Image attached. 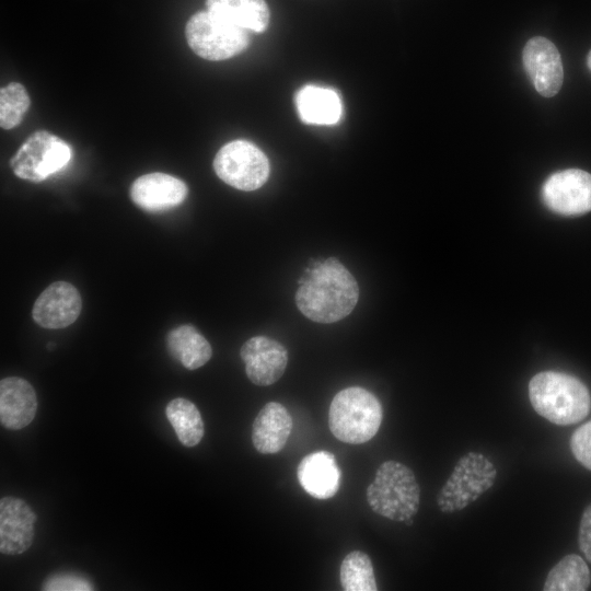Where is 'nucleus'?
<instances>
[{
    "instance_id": "f257e3e1",
    "label": "nucleus",
    "mask_w": 591,
    "mask_h": 591,
    "mask_svg": "<svg viewBox=\"0 0 591 591\" xmlns=\"http://www.w3.org/2000/svg\"><path fill=\"white\" fill-rule=\"evenodd\" d=\"M359 287L351 273L335 257L311 263L299 279L296 303L317 323L343 320L355 309Z\"/></svg>"
},
{
    "instance_id": "f03ea898",
    "label": "nucleus",
    "mask_w": 591,
    "mask_h": 591,
    "mask_svg": "<svg viewBox=\"0 0 591 591\" xmlns=\"http://www.w3.org/2000/svg\"><path fill=\"white\" fill-rule=\"evenodd\" d=\"M529 397L534 410L559 426L582 420L591 408L587 386L577 378L556 371L535 374L529 383Z\"/></svg>"
},
{
    "instance_id": "7ed1b4c3",
    "label": "nucleus",
    "mask_w": 591,
    "mask_h": 591,
    "mask_svg": "<svg viewBox=\"0 0 591 591\" xmlns=\"http://www.w3.org/2000/svg\"><path fill=\"white\" fill-rule=\"evenodd\" d=\"M382 418L379 399L360 386L339 391L328 409L329 430L338 440L350 444H361L372 439Z\"/></svg>"
},
{
    "instance_id": "20e7f679",
    "label": "nucleus",
    "mask_w": 591,
    "mask_h": 591,
    "mask_svg": "<svg viewBox=\"0 0 591 591\" xmlns=\"http://www.w3.org/2000/svg\"><path fill=\"white\" fill-rule=\"evenodd\" d=\"M420 489L413 471L396 461H386L376 470L367 488L370 508L381 517L404 522L419 508Z\"/></svg>"
},
{
    "instance_id": "39448f33",
    "label": "nucleus",
    "mask_w": 591,
    "mask_h": 591,
    "mask_svg": "<svg viewBox=\"0 0 591 591\" xmlns=\"http://www.w3.org/2000/svg\"><path fill=\"white\" fill-rule=\"evenodd\" d=\"M185 36L192 50L210 61L234 57L250 45L248 31L209 11H199L189 18L185 26Z\"/></svg>"
},
{
    "instance_id": "423d86ee",
    "label": "nucleus",
    "mask_w": 591,
    "mask_h": 591,
    "mask_svg": "<svg viewBox=\"0 0 591 591\" xmlns=\"http://www.w3.org/2000/svg\"><path fill=\"white\" fill-rule=\"evenodd\" d=\"M497 471L483 454L468 452L454 466L437 496V505L444 513L464 509L478 499L495 483Z\"/></svg>"
},
{
    "instance_id": "0eeeda50",
    "label": "nucleus",
    "mask_w": 591,
    "mask_h": 591,
    "mask_svg": "<svg viewBox=\"0 0 591 591\" xmlns=\"http://www.w3.org/2000/svg\"><path fill=\"white\" fill-rule=\"evenodd\" d=\"M71 159V149L58 136L38 130L22 143L11 158L13 173L25 181L39 183L63 169Z\"/></svg>"
},
{
    "instance_id": "6e6552de",
    "label": "nucleus",
    "mask_w": 591,
    "mask_h": 591,
    "mask_svg": "<svg viewBox=\"0 0 591 591\" xmlns=\"http://www.w3.org/2000/svg\"><path fill=\"white\" fill-rule=\"evenodd\" d=\"M213 170L225 184L244 192L262 187L270 165L265 153L247 140H233L217 152Z\"/></svg>"
},
{
    "instance_id": "1a4fd4ad",
    "label": "nucleus",
    "mask_w": 591,
    "mask_h": 591,
    "mask_svg": "<svg viewBox=\"0 0 591 591\" xmlns=\"http://www.w3.org/2000/svg\"><path fill=\"white\" fill-rule=\"evenodd\" d=\"M545 206L563 216H578L591 210V174L568 169L552 174L543 184Z\"/></svg>"
},
{
    "instance_id": "9d476101",
    "label": "nucleus",
    "mask_w": 591,
    "mask_h": 591,
    "mask_svg": "<svg viewBox=\"0 0 591 591\" xmlns=\"http://www.w3.org/2000/svg\"><path fill=\"white\" fill-rule=\"evenodd\" d=\"M524 70L535 88L544 97L556 95L564 81L560 54L547 38L535 36L528 40L522 51Z\"/></svg>"
},
{
    "instance_id": "9b49d317",
    "label": "nucleus",
    "mask_w": 591,
    "mask_h": 591,
    "mask_svg": "<svg viewBox=\"0 0 591 591\" xmlns=\"http://www.w3.org/2000/svg\"><path fill=\"white\" fill-rule=\"evenodd\" d=\"M248 380L259 386L271 385L283 374L288 363L287 349L266 336L247 339L240 350Z\"/></svg>"
},
{
    "instance_id": "f8f14e48",
    "label": "nucleus",
    "mask_w": 591,
    "mask_h": 591,
    "mask_svg": "<svg viewBox=\"0 0 591 591\" xmlns=\"http://www.w3.org/2000/svg\"><path fill=\"white\" fill-rule=\"evenodd\" d=\"M81 310L82 300L78 289L67 281H56L38 296L32 316L39 326L58 329L72 324Z\"/></svg>"
},
{
    "instance_id": "ddd939ff",
    "label": "nucleus",
    "mask_w": 591,
    "mask_h": 591,
    "mask_svg": "<svg viewBox=\"0 0 591 591\" xmlns=\"http://www.w3.org/2000/svg\"><path fill=\"white\" fill-rule=\"evenodd\" d=\"M129 194L131 200L142 210L159 212L181 205L188 189L182 179L170 174L154 172L136 178Z\"/></svg>"
},
{
    "instance_id": "4468645a",
    "label": "nucleus",
    "mask_w": 591,
    "mask_h": 591,
    "mask_svg": "<svg viewBox=\"0 0 591 591\" xmlns=\"http://www.w3.org/2000/svg\"><path fill=\"white\" fill-rule=\"evenodd\" d=\"M36 513L22 499L3 497L0 500V552L19 555L26 552L34 538Z\"/></svg>"
},
{
    "instance_id": "2eb2a0df",
    "label": "nucleus",
    "mask_w": 591,
    "mask_h": 591,
    "mask_svg": "<svg viewBox=\"0 0 591 591\" xmlns=\"http://www.w3.org/2000/svg\"><path fill=\"white\" fill-rule=\"evenodd\" d=\"M37 405L36 393L26 380L8 376L0 381V421L7 429L20 430L30 425Z\"/></svg>"
},
{
    "instance_id": "dca6fc26",
    "label": "nucleus",
    "mask_w": 591,
    "mask_h": 591,
    "mask_svg": "<svg viewBox=\"0 0 591 591\" xmlns=\"http://www.w3.org/2000/svg\"><path fill=\"white\" fill-rule=\"evenodd\" d=\"M340 470L328 451H316L304 456L297 468L298 480L305 493L316 499H329L340 486Z\"/></svg>"
},
{
    "instance_id": "f3484780",
    "label": "nucleus",
    "mask_w": 591,
    "mask_h": 591,
    "mask_svg": "<svg viewBox=\"0 0 591 591\" xmlns=\"http://www.w3.org/2000/svg\"><path fill=\"white\" fill-rule=\"evenodd\" d=\"M292 418L278 402L267 403L257 414L252 426V442L263 454H274L286 445L292 430Z\"/></svg>"
},
{
    "instance_id": "a211bd4d",
    "label": "nucleus",
    "mask_w": 591,
    "mask_h": 591,
    "mask_svg": "<svg viewBox=\"0 0 591 591\" xmlns=\"http://www.w3.org/2000/svg\"><path fill=\"white\" fill-rule=\"evenodd\" d=\"M296 106L301 120L313 125L338 123L343 109L336 91L310 84L296 94Z\"/></svg>"
},
{
    "instance_id": "6ab92c4d",
    "label": "nucleus",
    "mask_w": 591,
    "mask_h": 591,
    "mask_svg": "<svg viewBox=\"0 0 591 591\" xmlns=\"http://www.w3.org/2000/svg\"><path fill=\"white\" fill-rule=\"evenodd\" d=\"M207 11L248 32L267 30L270 11L265 0H206Z\"/></svg>"
},
{
    "instance_id": "aec40b11",
    "label": "nucleus",
    "mask_w": 591,
    "mask_h": 591,
    "mask_svg": "<svg viewBox=\"0 0 591 591\" xmlns=\"http://www.w3.org/2000/svg\"><path fill=\"white\" fill-rule=\"evenodd\" d=\"M166 347L172 358L186 369L195 370L206 364L212 356L209 341L193 325H181L169 332Z\"/></svg>"
},
{
    "instance_id": "412c9836",
    "label": "nucleus",
    "mask_w": 591,
    "mask_h": 591,
    "mask_svg": "<svg viewBox=\"0 0 591 591\" xmlns=\"http://www.w3.org/2000/svg\"><path fill=\"white\" fill-rule=\"evenodd\" d=\"M165 415L183 445L192 448L201 441L205 426L193 402L182 397L174 398L166 405Z\"/></svg>"
},
{
    "instance_id": "4be33fe9",
    "label": "nucleus",
    "mask_w": 591,
    "mask_h": 591,
    "mask_svg": "<svg viewBox=\"0 0 591 591\" xmlns=\"http://www.w3.org/2000/svg\"><path fill=\"white\" fill-rule=\"evenodd\" d=\"M591 582L586 561L577 554L561 558L548 572L544 591H584Z\"/></svg>"
},
{
    "instance_id": "5701e85b",
    "label": "nucleus",
    "mask_w": 591,
    "mask_h": 591,
    "mask_svg": "<svg viewBox=\"0 0 591 591\" xmlns=\"http://www.w3.org/2000/svg\"><path fill=\"white\" fill-rule=\"evenodd\" d=\"M339 581L346 591L378 590L372 561L361 551H354L345 556L340 565Z\"/></svg>"
},
{
    "instance_id": "b1692460",
    "label": "nucleus",
    "mask_w": 591,
    "mask_h": 591,
    "mask_svg": "<svg viewBox=\"0 0 591 591\" xmlns=\"http://www.w3.org/2000/svg\"><path fill=\"white\" fill-rule=\"evenodd\" d=\"M31 105L25 88L11 82L0 90V125L3 129L16 127Z\"/></svg>"
},
{
    "instance_id": "393cba45",
    "label": "nucleus",
    "mask_w": 591,
    "mask_h": 591,
    "mask_svg": "<svg viewBox=\"0 0 591 591\" xmlns=\"http://www.w3.org/2000/svg\"><path fill=\"white\" fill-rule=\"evenodd\" d=\"M45 591H91L94 590L93 583L85 577L72 573L61 572L49 576L42 586Z\"/></svg>"
},
{
    "instance_id": "a878e982",
    "label": "nucleus",
    "mask_w": 591,
    "mask_h": 591,
    "mask_svg": "<svg viewBox=\"0 0 591 591\" xmlns=\"http://www.w3.org/2000/svg\"><path fill=\"white\" fill-rule=\"evenodd\" d=\"M570 449L575 457L591 471V420L572 433Z\"/></svg>"
},
{
    "instance_id": "bb28decb",
    "label": "nucleus",
    "mask_w": 591,
    "mask_h": 591,
    "mask_svg": "<svg viewBox=\"0 0 591 591\" xmlns=\"http://www.w3.org/2000/svg\"><path fill=\"white\" fill-rule=\"evenodd\" d=\"M579 547L587 560L591 563V505L584 509L580 521Z\"/></svg>"
},
{
    "instance_id": "cd10ccee",
    "label": "nucleus",
    "mask_w": 591,
    "mask_h": 591,
    "mask_svg": "<svg viewBox=\"0 0 591 591\" xmlns=\"http://www.w3.org/2000/svg\"><path fill=\"white\" fill-rule=\"evenodd\" d=\"M587 66L589 70L591 71V50L588 53V56H587Z\"/></svg>"
}]
</instances>
